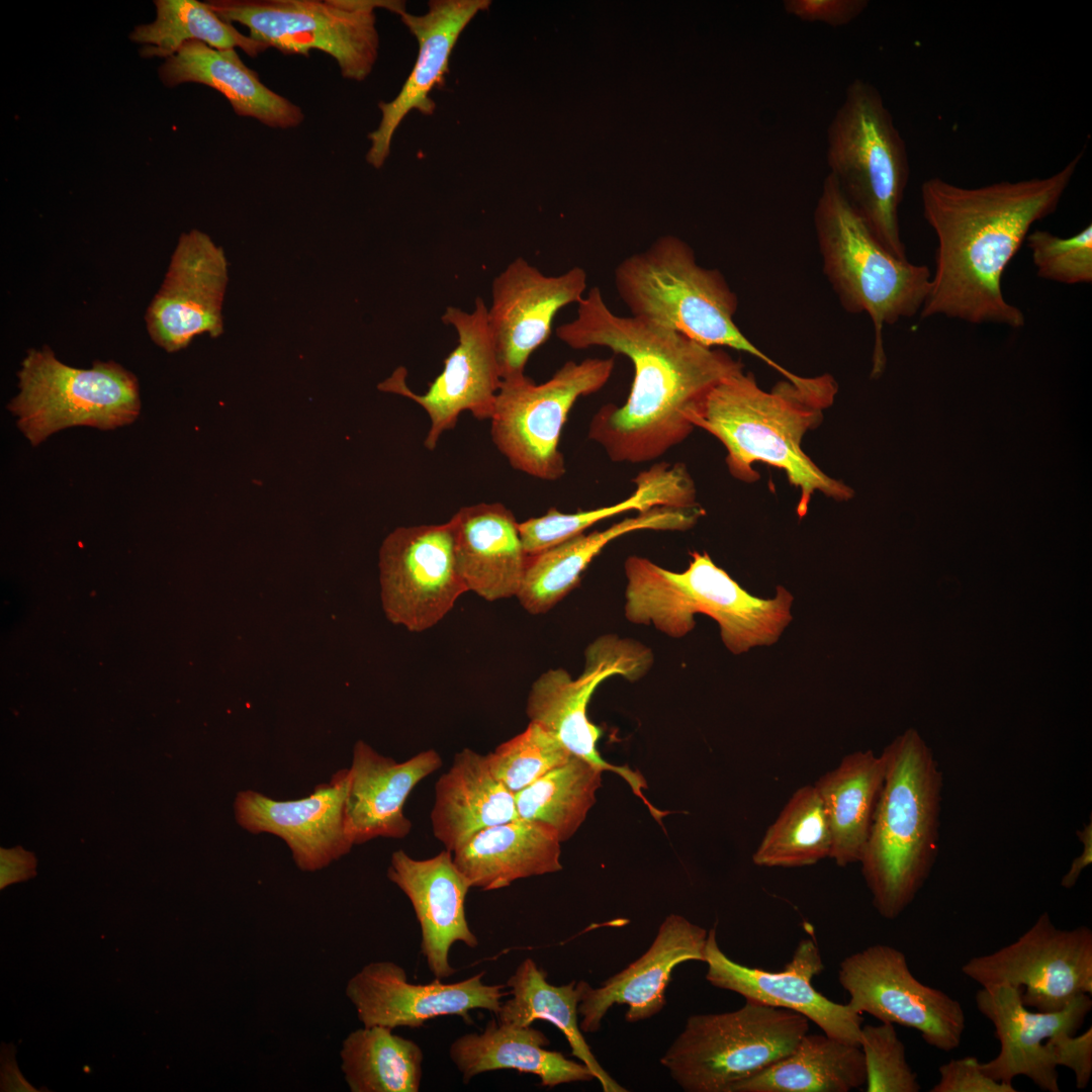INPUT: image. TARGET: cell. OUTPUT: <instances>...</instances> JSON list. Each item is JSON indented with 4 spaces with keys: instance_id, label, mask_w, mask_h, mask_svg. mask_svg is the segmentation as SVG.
Here are the masks:
<instances>
[{
    "instance_id": "cell-1",
    "label": "cell",
    "mask_w": 1092,
    "mask_h": 1092,
    "mask_svg": "<svg viewBox=\"0 0 1092 1092\" xmlns=\"http://www.w3.org/2000/svg\"><path fill=\"white\" fill-rule=\"evenodd\" d=\"M556 335L572 349L608 348L633 365L625 403L603 405L589 423L588 438L613 462H648L680 444L693 432V418L713 387L743 369L740 360L721 349L616 314L597 286L577 303L576 317L559 326Z\"/></svg>"
},
{
    "instance_id": "cell-2",
    "label": "cell",
    "mask_w": 1092,
    "mask_h": 1092,
    "mask_svg": "<svg viewBox=\"0 0 1092 1092\" xmlns=\"http://www.w3.org/2000/svg\"><path fill=\"white\" fill-rule=\"evenodd\" d=\"M1083 153L1043 178L974 188L939 177L923 182V216L937 248L922 318L942 315L974 325L1024 327L1023 311L1003 294V273L1031 225L1058 208Z\"/></svg>"
},
{
    "instance_id": "cell-3",
    "label": "cell",
    "mask_w": 1092,
    "mask_h": 1092,
    "mask_svg": "<svg viewBox=\"0 0 1092 1092\" xmlns=\"http://www.w3.org/2000/svg\"><path fill=\"white\" fill-rule=\"evenodd\" d=\"M836 393L829 374L810 377L804 384L784 378L767 391L742 369L713 387L692 422L724 445L735 478L757 480L752 468L757 462L784 470L800 490L797 513L802 518L816 491L839 502L853 496L849 486L825 474L802 448L805 434L821 423Z\"/></svg>"
},
{
    "instance_id": "cell-4",
    "label": "cell",
    "mask_w": 1092,
    "mask_h": 1092,
    "mask_svg": "<svg viewBox=\"0 0 1092 1092\" xmlns=\"http://www.w3.org/2000/svg\"><path fill=\"white\" fill-rule=\"evenodd\" d=\"M882 754L885 777L859 862L875 909L894 920L913 902L936 860L942 772L913 728Z\"/></svg>"
},
{
    "instance_id": "cell-5",
    "label": "cell",
    "mask_w": 1092,
    "mask_h": 1092,
    "mask_svg": "<svg viewBox=\"0 0 1092 1092\" xmlns=\"http://www.w3.org/2000/svg\"><path fill=\"white\" fill-rule=\"evenodd\" d=\"M625 616L681 638L696 626L694 616L714 619L725 647L735 655L776 643L792 621L793 595L778 585L772 599L750 595L707 552H691L686 570L665 569L641 556L624 563Z\"/></svg>"
},
{
    "instance_id": "cell-6",
    "label": "cell",
    "mask_w": 1092,
    "mask_h": 1092,
    "mask_svg": "<svg viewBox=\"0 0 1092 1092\" xmlns=\"http://www.w3.org/2000/svg\"><path fill=\"white\" fill-rule=\"evenodd\" d=\"M619 297L631 316L674 331L708 347L747 353L794 383L801 377L774 361L734 322L738 298L723 274L705 268L692 247L674 236L656 239L623 259L614 272Z\"/></svg>"
},
{
    "instance_id": "cell-7",
    "label": "cell",
    "mask_w": 1092,
    "mask_h": 1092,
    "mask_svg": "<svg viewBox=\"0 0 1092 1092\" xmlns=\"http://www.w3.org/2000/svg\"><path fill=\"white\" fill-rule=\"evenodd\" d=\"M823 272L849 313H866L874 327L872 377L886 367L883 330L920 313L931 284L925 265L899 259L876 239L828 174L814 210Z\"/></svg>"
},
{
    "instance_id": "cell-8",
    "label": "cell",
    "mask_w": 1092,
    "mask_h": 1092,
    "mask_svg": "<svg viewBox=\"0 0 1092 1092\" xmlns=\"http://www.w3.org/2000/svg\"><path fill=\"white\" fill-rule=\"evenodd\" d=\"M826 161L848 202L892 255L907 260L899 207L910 166L880 91L856 78L827 128Z\"/></svg>"
},
{
    "instance_id": "cell-9",
    "label": "cell",
    "mask_w": 1092,
    "mask_h": 1092,
    "mask_svg": "<svg viewBox=\"0 0 1092 1092\" xmlns=\"http://www.w3.org/2000/svg\"><path fill=\"white\" fill-rule=\"evenodd\" d=\"M808 1030L802 1014L746 1000L734 1011L690 1016L660 1063L686 1092H731L788 1056Z\"/></svg>"
},
{
    "instance_id": "cell-10",
    "label": "cell",
    "mask_w": 1092,
    "mask_h": 1092,
    "mask_svg": "<svg viewBox=\"0 0 1092 1092\" xmlns=\"http://www.w3.org/2000/svg\"><path fill=\"white\" fill-rule=\"evenodd\" d=\"M223 20L240 23L267 49L308 56L312 50L332 57L342 76L363 81L378 57L375 10H405L396 0H212Z\"/></svg>"
},
{
    "instance_id": "cell-11",
    "label": "cell",
    "mask_w": 1092,
    "mask_h": 1092,
    "mask_svg": "<svg viewBox=\"0 0 1092 1092\" xmlns=\"http://www.w3.org/2000/svg\"><path fill=\"white\" fill-rule=\"evenodd\" d=\"M17 375L19 392L7 407L33 446L73 426L122 427L141 412L135 375L113 361L75 368L43 346L27 352Z\"/></svg>"
},
{
    "instance_id": "cell-12",
    "label": "cell",
    "mask_w": 1092,
    "mask_h": 1092,
    "mask_svg": "<svg viewBox=\"0 0 1092 1092\" xmlns=\"http://www.w3.org/2000/svg\"><path fill=\"white\" fill-rule=\"evenodd\" d=\"M615 368L614 358L565 362L547 381L527 376L502 380L490 418V435L515 469L543 480L566 471L561 431L579 397L599 391Z\"/></svg>"
},
{
    "instance_id": "cell-13",
    "label": "cell",
    "mask_w": 1092,
    "mask_h": 1092,
    "mask_svg": "<svg viewBox=\"0 0 1092 1092\" xmlns=\"http://www.w3.org/2000/svg\"><path fill=\"white\" fill-rule=\"evenodd\" d=\"M963 974L981 988L1009 985L1037 1011H1057L1081 994H1092V930L1058 928L1048 912L1015 941L973 957Z\"/></svg>"
},
{
    "instance_id": "cell-14",
    "label": "cell",
    "mask_w": 1092,
    "mask_h": 1092,
    "mask_svg": "<svg viewBox=\"0 0 1092 1092\" xmlns=\"http://www.w3.org/2000/svg\"><path fill=\"white\" fill-rule=\"evenodd\" d=\"M653 663V654L641 643L616 635L596 639L585 651L583 672L572 678L562 668L543 672L532 685L526 713L530 722L553 734L571 754L600 769L621 776L645 803L641 776L624 766L606 762L597 750L601 730L586 715L587 704L598 686L612 675L634 681L641 678ZM647 804V803H646Z\"/></svg>"
},
{
    "instance_id": "cell-15",
    "label": "cell",
    "mask_w": 1092,
    "mask_h": 1092,
    "mask_svg": "<svg viewBox=\"0 0 1092 1092\" xmlns=\"http://www.w3.org/2000/svg\"><path fill=\"white\" fill-rule=\"evenodd\" d=\"M847 1005L881 1022L911 1027L941 1052L957 1050L966 1028L962 1004L942 990L917 980L903 951L877 943L851 953L839 966Z\"/></svg>"
},
{
    "instance_id": "cell-16",
    "label": "cell",
    "mask_w": 1092,
    "mask_h": 1092,
    "mask_svg": "<svg viewBox=\"0 0 1092 1092\" xmlns=\"http://www.w3.org/2000/svg\"><path fill=\"white\" fill-rule=\"evenodd\" d=\"M379 579L389 621L412 632L438 624L467 592L457 567L450 521L391 532L379 550Z\"/></svg>"
},
{
    "instance_id": "cell-17",
    "label": "cell",
    "mask_w": 1092,
    "mask_h": 1092,
    "mask_svg": "<svg viewBox=\"0 0 1092 1092\" xmlns=\"http://www.w3.org/2000/svg\"><path fill=\"white\" fill-rule=\"evenodd\" d=\"M487 306L477 297L471 312L447 307L442 322L458 336L454 350L444 360L442 372L423 394L406 384V369L396 368L378 389L405 396L421 405L431 426L424 444L436 448L443 433L456 426L459 416L470 412L477 420H490L502 377L490 334Z\"/></svg>"
},
{
    "instance_id": "cell-18",
    "label": "cell",
    "mask_w": 1092,
    "mask_h": 1092,
    "mask_svg": "<svg viewBox=\"0 0 1092 1092\" xmlns=\"http://www.w3.org/2000/svg\"><path fill=\"white\" fill-rule=\"evenodd\" d=\"M228 281L222 248L201 231L181 234L163 283L145 315L154 343L173 353L186 348L197 336L219 337Z\"/></svg>"
},
{
    "instance_id": "cell-19",
    "label": "cell",
    "mask_w": 1092,
    "mask_h": 1092,
    "mask_svg": "<svg viewBox=\"0 0 1092 1092\" xmlns=\"http://www.w3.org/2000/svg\"><path fill=\"white\" fill-rule=\"evenodd\" d=\"M586 286L581 267L547 276L522 257L493 279L487 318L502 380L525 375L530 356L550 337L557 312L578 303Z\"/></svg>"
},
{
    "instance_id": "cell-20",
    "label": "cell",
    "mask_w": 1092,
    "mask_h": 1092,
    "mask_svg": "<svg viewBox=\"0 0 1092 1092\" xmlns=\"http://www.w3.org/2000/svg\"><path fill=\"white\" fill-rule=\"evenodd\" d=\"M483 975L480 972L455 983L435 978L427 984H414L399 965L373 962L349 979L345 994L363 1026L420 1027L448 1015L470 1023L472 1010L484 1009L495 1015L507 995L506 984H485Z\"/></svg>"
},
{
    "instance_id": "cell-21",
    "label": "cell",
    "mask_w": 1092,
    "mask_h": 1092,
    "mask_svg": "<svg viewBox=\"0 0 1092 1092\" xmlns=\"http://www.w3.org/2000/svg\"><path fill=\"white\" fill-rule=\"evenodd\" d=\"M704 963L708 966L706 980L712 986L735 992L746 1000L802 1014L825 1034L859 1045L862 1015L847 1004L828 999L813 987L812 979L824 969L813 938L799 942L782 971L769 972L728 958L719 947L713 927L708 931Z\"/></svg>"
},
{
    "instance_id": "cell-22",
    "label": "cell",
    "mask_w": 1092,
    "mask_h": 1092,
    "mask_svg": "<svg viewBox=\"0 0 1092 1092\" xmlns=\"http://www.w3.org/2000/svg\"><path fill=\"white\" fill-rule=\"evenodd\" d=\"M1090 996L1078 995L1063 1009L1043 1012L1026 1007L1016 987L981 988L975 995L977 1008L993 1024L1000 1043L997 1056L981 1063L982 1071L1006 1083L1025 1076L1043 1091L1059 1092L1058 1067L1046 1040L1077 1033L1092 1008Z\"/></svg>"
},
{
    "instance_id": "cell-23",
    "label": "cell",
    "mask_w": 1092,
    "mask_h": 1092,
    "mask_svg": "<svg viewBox=\"0 0 1092 1092\" xmlns=\"http://www.w3.org/2000/svg\"><path fill=\"white\" fill-rule=\"evenodd\" d=\"M348 782V768L341 769L307 797L288 801L242 791L234 804L237 822L254 834L267 832L282 838L299 870H322L354 845L345 823Z\"/></svg>"
},
{
    "instance_id": "cell-24",
    "label": "cell",
    "mask_w": 1092,
    "mask_h": 1092,
    "mask_svg": "<svg viewBox=\"0 0 1092 1092\" xmlns=\"http://www.w3.org/2000/svg\"><path fill=\"white\" fill-rule=\"evenodd\" d=\"M708 931L681 915H668L649 948L599 988L580 981L579 1027L595 1033L615 1004H625V1018L634 1023L650 1018L666 1004L665 991L673 970L685 962H704Z\"/></svg>"
},
{
    "instance_id": "cell-25",
    "label": "cell",
    "mask_w": 1092,
    "mask_h": 1092,
    "mask_svg": "<svg viewBox=\"0 0 1092 1092\" xmlns=\"http://www.w3.org/2000/svg\"><path fill=\"white\" fill-rule=\"evenodd\" d=\"M490 4L489 0H432L428 12L423 15H414L406 10L398 14L417 38L419 53L395 98L378 103L381 120L368 134L371 145L366 155L372 167L383 166L390 153L393 134L410 111L416 109L425 115L433 114L436 104L429 95L436 86L445 83L458 37L471 19Z\"/></svg>"
},
{
    "instance_id": "cell-26",
    "label": "cell",
    "mask_w": 1092,
    "mask_h": 1092,
    "mask_svg": "<svg viewBox=\"0 0 1092 1092\" xmlns=\"http://www.w3.org/2000/svg\"><path fill=\"white\" fill-rule=\"evenodd\" d=\"M387 878L408 898L421 928V952L437 979H446L456 970L449 951L456 942L478 945L465 914V899L471 888L459 871L450 850L416 859L399 849L392 853Z\"/></svg>"
},
{
    "instance_id": "cell-27",
    "label": "cell",
    "mask_w": 1092,
    "mask_h": 1092,
    "mask_svg": "<svg viewBox=\"0 0 1092 1092\" xmlns=\"http://www.w3.org/2000/svg\"><path fill=\"white\" fill-rule=\"evenodd\" d=\"M441 765L442 758L434 749L398 762L357 741L345 800L346 830L353 844L408 835L413 824L403 813L405 801L415 787Z\"/></svg>"
},
{
    "instance_id": "cell-28",
    "label": "cell",
    "mask_w": 1092,
    "mask_h": 1092,
    "mask_svg": "<svg viewBox=\"0 0 1092 1092\" xmlns=\"http://www.w3.org/2000/svg\"><path fill=\"white\" fill-rule=\"evenodd\" d=\"M706 514L700 504L691 507L657 506L611 527L577 534L540 553L529 555L516 596L532 615L550 611L580 581L593 559L613 540L640 530L687 531Z\"/></svg>"
},
{
    "instance_id": "cell-29",
    "label": "cell",
    "mask_w": 1092,
    "mask_h": 1092,
    "mask_svg": "<svg viewBox=\"0 0 1092 1092\" xmlns=\"http://www.w3.org/2000/svg\"><path fill=\"white\" fill-rule=\"evenodd\" d=\"M449 521L467 592L488 602L516 597L529 555L511 510L500 503H480L459 509Z\"/></svg>"
},
{
    "instance_id": "cell-30",
    "label": "cell",
    "mask_w": 1092,
    "mask_h": 1092,
    "mask_svg": "<svg viewBox=\"0 0 1092 1092\" xmlns=\"http://www.w3.org/2000/svg\"><path fill=\"white\" fill-rule=\"evenodd\" d=\"M158 73L167 87L184 83L208 86L226 98L237 115L257 119L269 127L291 128L304 120L302 109L262 83L236 49L218 50L191 40L165 59Z\"/></svg>"
},
{
    "instance_id": "cell-31",
    "label": "cell",
    "mask_w": 1092,
    "mask_h": 1092,
    "mask_svg": "<svg viewBox=\"0 0 1092 1092\" xmlns=\"http://www.w3.org/2000/svg\"><path fill=\"white\" fill-rule=\"evenodd\" d=\"M560 843L548 825L518 818L475 833L452 855L471 888L492 891L561 871Z\"/></svg>"
},
{
    "instance_id": "cell-32",
    "label": "cell",
    "mask_w": 1092,
    "mask_h": 1092,
    "mask_svg": "<svg viewBox=\"0 0 1092 1092\" xmlns=\"http://www.w3.org/2000/svg\"><path fill=\"white\" fill-rule=\"evenodd\" d=\"M515 794L491 774L486 755L456 753L435 785L434 836L451 852L475 833L518 819Z\"/></svg>"
},
{
    "instance_id": "cell-33",
    "label": "cell",
    "mask_w": 1092,
    "mask_h": 1092,
    "mask_svg": "<svg viewBox=\"0 0 1092 1092\" xmlns=\"http://www.w3.org/2000/svg\"><path fill=\"white\" fill-rule=\"evenodd\" d=\"M549 1043L548 1037L531 1025L492 1019L481 1032L457 1037L449 1048V1057L465 1083L479 1074L506 1069L536 1075L547 1088L596 1080L583 1063L547 1050Z\"/></svg>"
},
{
    "instance_id": "cell-34",
    "label": "cell",
    "mask_w": 1092,
    "mask_h": 1092,
    "mask_svg": "<svg viewBox=\"0 0 1092 1092\" xmlns=\"http://www.w3.org/2000/svg\"><path fill=\"white\" fill-rule=\"evenodd\" d=\"M635 490L618 504L588 511L562 513L551 508L545 515L519 523L528 555L551 548L597 523L629 511L643 512L657 506L691 507L697 502L693 477L684 463L658 462L634 479Z\"/></svg>"
},
{
    "instance_id": "cell-35",
    "label": "cell",
    "mask_w": 1092,
    "mask_h": 1092,
    "mask_svg": "<svg viewBox=\"0 0 1092 1092\" xmlns=\"http://www.w3.org/2000/svg\"><path fill=\"white\" fill-rule=\"evenodd\" d=\"M886 771L884 755L872 750L845 755L815 783L829 822V857L839 867L859 862Z\"/></svg>"
},
{
    "instance_id": "cell-36",
    "label": "cell",
    "mask_w": 1092,
    "mask_h": 1092,
    "mask_svg": "<svg viewBox=\"0 0 1092 1092\" xmlns=\"http://www.w3.org/2000/svg\"><path fill=\"white\" fill-rule=\"evenodd\" d=\"M546 978L547 974L532 959H525L506 983L511 998L502 1002L496 1020L518 1026L531 1025L537 1019L552 1023L567 1039L571 1056L589 1069L603 1091H627L600 1065L582 1035L578 1021L580 981L555 986Z\"/></svg>"
},
{
    "instance_id": "cell-37",
    "label": "cell",
    "mask_w": 1092,
    "mask_h": 1092,
    "mask_svg": "<svg viewBox=\"0 0 1092 1092\" xmlns=\"http://www.w3.org/2000/svg\"><path fill=\"white\" fill-rule=\"evenodd\" d=\"M863 1084L858 1044L807 1032L788 1056L735 1084L731 1092H848Z\"/></svg>"
},
{
    "instance_id": "cell-38",
    "label": "cell",
    "mask_w": 1092,
    "mask_h": 1092,
    "mask_svg": "<svg viewBox=\"0 0 1092 1092\" xmlns=\"http://www.w3.org/2000/svg\"><path fill=\"white\" fill-rule=\"evenodd\" d=\"M341 1069L352 1092H418L424 1055L385 1026H363L343 1040Z\"/></svg>"
},
{
    "instance_id": "cell-39",
    "label": "cell",
    "mask_w": 1092,
    "mask_h": 1092,
    "mask_svg": "<svg viewBox=\"0 0 1092 1092\" xmlns=\"http://www.w3.org/2000/svg\"><path fill=\"white\" fill-rule=\"evenodd\" d=\"M156 18L133 28L129 38L143 44V57L168 59L186 42L197 40L218 50L241 49L250 57L268 50L221 19L197 0H156Z\"/></svg>"
},
{
    "instance_id": "cell-40",
    "label": "cell",
    "mask_w": 1092,
    "mask_h": 1092,
    "mask_svg": "<svg viewBox=\"0 0 1092 1092\" xmlns=\"http://www.w3.org/2000/svg\"><path fill=\"white\" fill-rule=\"evenodd\" d=\"M602 772L572 754L565 763L515 794L519 818L544 823L561 842L568 840L596 802Z\"/></svg>"
},
{
    "instance_id": "cell-41",
    "label": "cell",
    "mask_w": 1092,
    "mask_h": 1092,
    "mask_svg": "<svg viewBox=\"0 0 1092 1092\" xmlns=\"http://www.w3.org/2000/svg\"><path fill=\"white\" fill-rule=\"evenodd\" d=\"M832 836L821 797L815 786L799 788L776 821L767 828L752 855L766 868H798L829 857Z\"/></svg>"
},
{
    "instance_id": "cell-42",
    "label": "cell",
    "mask_w": 1092,
    "mask_h": 1092,
    "mask_svg": "<svg viewBox=\"0 0 1092 1092\" xmlns=\"http://www.w3.org/2000/svg\"><path fill=\"white\" fill-rule=\"evenodd\" d=\"M570 751L549 731L530 722L527 728L486 754L489 769L516 794L571 757Z\"/></svg>"
},
{
    "instance_id": "cell-43",
    "label": "cell",
    "mask_w": 1092,
    "mask_h": 1092,
    "mask_svg": "<svg viewBox=\"0 0 1092 1092\" xmlns=\"http://www.w3.org/2000/svg\"><path fill=\"white\" fill-rule=\"evenodd\" d=\"M859 1046L863 1054L867 1092H918L917 1074L906 1060V1050L889 1022L862 1025Z\"/></svg>"
},
{
    "instance_id": "cell-44",
    "label": "cell",
    "mask_w": 1092,
    "mask_h": 1092,
    "mask_svg": "<svg viewBox=\"0 0 1092 1092\" xmlns=\"http://www.w3.org/2000/svg\"><path fill=\"white\" fill-rule=\"evenodd\" d=\"M1025 241L1040 278L1068 285L1092 282L1091 224L1068 238L1035 230Z\"/></svg>"
},
{
    "instance_id": "cell-45",
    "label": "cell",
    "mask_w": 1092,
    "mask_h": 1092,
    "mask_svg": "<svg viewBox=\"0 0 1092 1092\" xmlns=\"http://www.w3.org/2000/svg\"><path fill=\"white\" fill-rule=\"evenodd\" d=\"M938 1081L930 1092H1016L1012 1083L987 1076L976 1057L952 1059L938 1068Z\"/></svg>"
},
{
    "instance_id": "cell-46",
    "label": "cell",
    "mask_w": 1092,
    "mask_h": 1092,
    "mask_svg": "<svg viewBox=\"0 0 1092 1092\" xmlns=\"http://www.w3.org/2000/svg\"><path fill=\"white\" fill-rule=\"evenodd\" d=\"M1057 1067H1066L1075 1075L1076 1087L1084 1089L1092 1075V1028L1077 1035L1060 1033L1046 1040Z\"/></svg>"
},
{
    "instance_id": "cell-47",
    "label": "cell",
    "mask_w": 1092,
    "mask_h": 1092,
    "mask_svg": "<svg viewBox=\"0 0 1092 1092\" xmlns=\"http://www.w3.org/2000/svg\"><path fill=\"white\" fill-rule=\"evenodd\" d=\"M869 6L867 0H785L786 13L806 22L842 26L856 19Z\"/></svg>"
},
{
    "instance_id": "cell-48",
    "label": "cell",
    "mask_w": 1092,
    "mask_h": 1092,
    "mask_svg": "<svg viewBox=\"0 0 1092 1092\" xmlns=\"http://www.w3.org/2000/svg\"><path fill=\"white\" fill-rule=\"evenodd\" d=\"M36 858L21 846L0 848V889L26 881L36 875Z\"/></svg>"
},
{
    "instance_id": "cell-49",
    "label": "cell",
    "mask_w": 1092,
    "mask_h": 1092,
    "mask_svg": "<svg viewBox=\"0 0 1092 1092\" xmlns=\"http://www.w3.org/2000/svg\"><path fill=\"white\" fill-rule=\"evenodd\" d=\"M1 1091L37 1092L20 1073L15 1061V1046L12 1043L1 1045Z\"/></svg>"
},
{
    "instance_id": "cell-50",
    "label": "cell",
    "mask_w": 1092,
    "mask_h": 1092,
    "mask_svg": "<svg viewBox=\"0 0 1092 1092\" xmlns=\"http://www.w3.org/2000/svg\"><path fill=\"white\" fill-rule=\"evenodd\" d=\"M1079 840L1082 842L1083 850L1075 857L1061 880V886L1065 889L1073 888L1078 882L1082 872L1092 862V824L1091 820L1085 824L1082 830L1077 831Z\"/></svg>"
}]
</instances>
